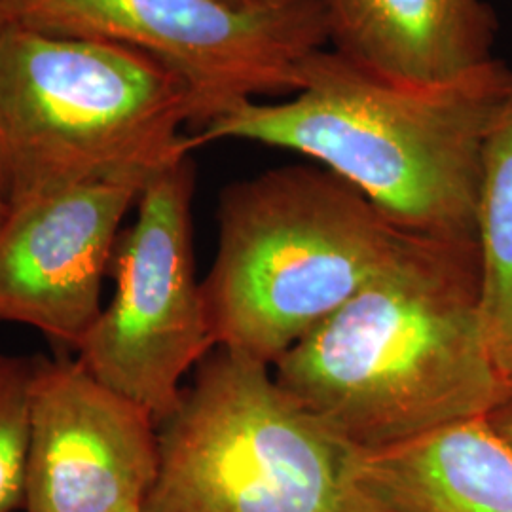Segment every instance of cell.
<instances>
[{
    "mask_svg": "<svg viewBox=\"0 0 512 512\" xmlns=\"http://www.w3.org/2000/svg\"><path fill=\"white\" fill-rule=\"evenodd\" d=\"M8 217H10V200H8L4 183H2V179H0V230H2V226L6 224Z\"/></svg>",
    "mask_w": 512,
    "mask_h": 512,
    "instance_id": "2e32d148",
    "label": "cell"
},
{
    "mask_svg": "<svg viewBox=\"0 0 512 512\" xmlns=\"http://www.w3.org/2000/svg\"><path fill=\"white\" fill-rule=\"evenodd\" d=\"M160 467L158 423L76 357L37 355L25 512L147 507Z\"/></svg>",
    "mask_w": 512,
    "mask_h": 512,
    "instance_id": "ba28073f",
    "label": "cell"
},
{
    "mask_svg": "<svg viewBox=\"0 0 512 512\" xmlns=\"http://www.w3.org/2000/svg\"><path fill=\"white\" fill-rule=\"evenodd\" d=\"M486 420L490 421L499 435L512 442V380L499 403L495 404L490 414H486Z\"/></svg>",
    "mask_w": 512,
    "mask_h": 512,
    "instance_id": "5bb4252c",
    "label": "cell"
},
{
    "mask_svg": "<svg viewBox=\"0 0 512 512\" xmlns=\"http://www.w3.org/2000/svg\"><path fill=\"white\" fill-rule=\"evenodd\" d=\"M10 21H8V14H6V8H4V0H0V33H2V29L8 25Z\"/></svg>",
    "mask_w": 512,
    "mask_h": 512,
    "instance_id": "e0dca14e",
    "label": "cell"
},
{
    "mask_svg": "<svg viewBox=\"0 0 512 512\" xmlns=\"http://www.w3.org/2000/svg\"><path fill=\"white\" fill-rule=\"evenodd\" d=\"M357 512H512V442L486 416L357 452Z\"/></svg>",
    "mask_w": 512,
    "mask_h": 512,
    "instance_id": "8fae6325",
    "label": "cell"
},
{
    "mask_svg": "<svg viewBox=\"0 0 512 512\" xmlns=\"http://www.w3.org/2000/svg\"><path fill=\"white\" fill-rule=\"evenodd\" d=\"M181 74L122 44L0 33V179L10 211L82 184H147L190 156L198 122Z\"/></svg>",
    "mask_w": 512,
    "mask_h": 512,
    "instance_id": "277c9868",
    "label": "cell"
},
{
    "mask_svg": "<svg viewBox=\"0 0 512 512\" xmlns=\"http://www.w3.org/2000/svg\"><path fill=\"white\" fill-rule=\"evenodd\" d=\"M416 238L321 165L228 186L217 255L202 281L215 348L274 366Z\"/></svg>",
    "mask_w": 512,
    "mask_h": 512,
    "instance_id": "3957f363",
    "label": "cell"
},
{
    "mask_svg": "<svg viewBox=\"0 0 512 512\" xmlns=\"http://www.w3.org/2000/svg\"><path fill=\"white\" fill-rule=\"evenodd\" d=\"M272 370L359 452L490 414L509 380L482 330L476 241L414 239Z\"/></svg>",
    "mask_w": 512,
    "mask_h": 512,
    "instance_id": "6da1fadb",
    "label": "cell"
},
{
    "mask_svg": "<svg viewBox=\"0 0 512 512\" xmlns=\"http://www.w3.org/2000/svg\"><path fill=\"white\" fill-rule=\"evenodd\" d=\"M480 317L495 365L512 380V92L482 152L476 207Z\"/></svg>",
    "mask_w": 512,
    "mask_h": 512,
    "instance_id": "7c38bea8",
    "label": "cell"
},
{
    "mask_svg": "<svg viewBox=\"0 0 512 512\" xmlns=\"http://www.w3.org/2000/svg\"><path fill=\"white\" fill-rule=\"evenodd\" d=\"M219 2L245 12H277V10H287V8L306 4L311 0H219Z\"/></svg>",
    "mask_w": 512,
    "mask_h": 512,
    "instance_id": "9a60e30c",
    "label": "cell"
},
{
    "mask_svg": "<svg viewBox=\"0 0 512 512\" xmlns=\"http://www.w3.org/2000/svg\"><path fill=\"white\" fill-rule=\"evenodd\" d=\"M334 52L389 80L433 86L490 63L497 19L484 0H321Z\"/></svg>",
    "mask_w": 512,
    "mask_h": 512,
    "instance_id": "30bf717a",
    "label": "cell"
},
{
    "mask_svg": "<svg viewBox=\"0 0 512 512\" xmlns=\"http://www.w3.org/2000/svg\"><path fill=\"white\" fill-rule=\"evenodd\" d=\"M10 23L55 37L122 44L181 74L200 124L258 97L298 93L329 42L321 0L245 12L219 0H4Z\"/></svg>",
    "mask_w": 512,
    "mask_h": 512,
    "instance_id": "8992f818",
    "label": "cell"
},
{
    "mask_svg": "<svg viewBox=\"0 0 512 512\" xmlns=\"http://www.w3.org/2000/svg\"><path fill=\"white\" fill-rule=\"evenodd\" d=\"M512 92V69L492 59L452 82L416 86L370 73L323 48L283 103L247 101L188 137L304 154L357 188L404 230L476 241L484 143Z\"/></svg>",
    "mask_w": 512,
    "mask_h": 512,
    "instance_id": "7a4b0ae2",
    "label": "cell"
},
{
    "mask_svg": "<svg viewBox=\"0 0 512 512\" xmlns=\"http://www.w3.org/2000/svg\"><path fill=\"white\" fill-rule=\"evenodd\" d=\"M147 184H82L10 211L0 230V323L78 349L99 319L120 226Z\"/></svg>",
    "mask_w": 512,
    "mask_h": 512,
    "instance_id": "9c48e42d",
    "label": "cell"
},
{
    "mask_svg": "<svg viewBox=\"0 0 512 512\" xmlns=\"http://www.w3.org/2000/svg\"><path fill=\"white\" fill-rule=\"evenodd\" d=\"M37 355L0 353V512L25 511Z\"/></svg>",
    "mask_w": 512,
    "mask_h": 512,
    "instance_id": "4fadbf2b",
    "label": "cell"
},
{
    "mask_svg": "<svg viewBox=\"0 0 512 512\" xmlns=\"http://www.w3.org/2000/svg\"><path fill=\"white\" fill-rule=\"evenodd\" d=\"M124 512H150V511H148L147 507H141V509H131V511H124Z\"/></svg>",
    "mask_w": 512,
    "mask_h": 512,
    "instance_id": "ac0fdd59",
    "label": "cell"
},
{
    "mask_svg": "<svg viewBox=\"0 0 512 512\" xmlns=\"http://www.w3.org/2000/svg\"><path fill=\"white\" fill-rule=\"evenodd\" d=\"M190 156L167 165L141 190L137 219L116 241L109 306L74 351L110 389L156 423L179 403L183 380L215 349L196 277Z\"/></svg>",
    "mask_w": 512,
    "mask_h": 512,
    "instance_id": "52a82bcc",
    "label": "cell"
},
{
    "mask_svg": "<svg viewBox=\"0 0 512 512\" xmlns=\"http://www.w3.org/2000/svg\"><path fill=\"white\" fill-rule=\"evenodd\" d=\"M150 512H357L355 448L277 384L272 366L215 348L158 423Z\"/></svg>",
    "mask_w": 512,
    "mask_h": 512,
    "instance_id": "5b68a950",
    "label": "cell"
}]
</instances>
